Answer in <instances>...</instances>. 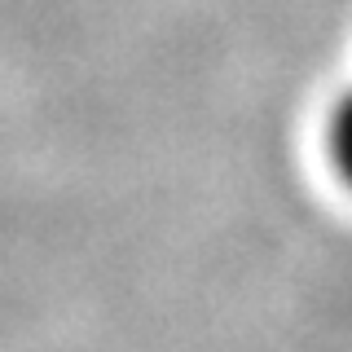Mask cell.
Returning a JSON list of instances; mask_svg holds the SVG:
<instances>
[{
    "label": "cell",
    "mask_w": 352,
    "mask_h": 352,
    "mask_svg": "<svg viewBox=\"0 0 352 352\" xmlns=\"http://www.w3.org/2000/svg\"><path fill=\"white\" fill-rule=\"evenodd\" d=\"M330 150H335V163L339 172L352 181V93L339 102L335 119H330Z\"/></svg>",
    "instance_id": "obj_1"
}]
</instances>
